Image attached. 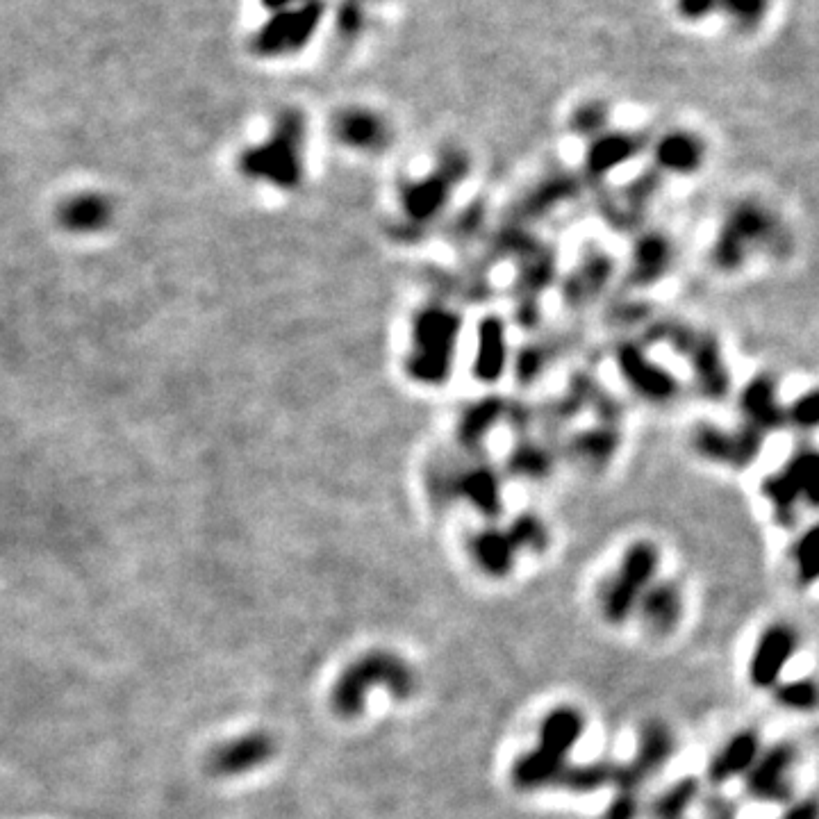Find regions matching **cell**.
<instances>
[{
  "instance_id": "5",
  "label": "cell",
  "mask_w": 819,
  "mask_h": 819,
  "mask_svg": "<svg viewBox=\"0 0 819 819\" xmlns=\"http://www.w3.org/2000/svg\"><path fill=\"white\" fill-rule=\"evenodd\" d=\"M656 565L658 553L651 544H635L626 553L622 569L612 578V583L606 590V601H603V610H606V617L610 622H626L628 615L640 603L642 594L647 592L653 572H656Z\"/></svg>"
},
{
  "instance_id": "13",
  "label": "cell",
  "mask_w": 819,
  "mask_h": 819,
  "mask_svg": "<svg viewBox=\"0 0 819 819\" xmlns=\"http://www.w3.org/2000/svg\"><path fill=\"white\" fill-rule=\"evenodd\" d=\"M517 544L510 535L501 533H483L476 537L474 542V558L483 572L492 576L508 574L512 567V558H515Z\"/></svg>"
},
{
  "instance_id": "3",
  "label": "cell",
  "mask_w": 819,
  "mask_h": 819,
  "mask_svg": "<svg viewBox=\"0 0 819 819\" xmlns=\"http://www.w3.org/2000/svg\"><path fill=\"white\" fill-rule=\"evenodd\" d=\"M303 123L296 114L280 119L267 142L248 148L242 155V169L251 180L273 187H294L301 180Z\"/></svg>"
},
{
  "instance_id": "2",
  "label": "cell",
  "mask_w": 819,
  "mask_h": 819,
  "mask_svg": "<svg viewBox=\"0 0 819 819\" xmlns=\"http://www.w3.org/2000/svg\"><path fill=\"white\" fill-rule=\"evenodd\" d=\"M585 719L576 708H556L544 717L540 728V742L531 754L521 756L512 767V781L521 790H537L556 779L562 765L567 763L569 751L581 740Z\"/></svg>"
},
{
  "instance_id": "11",
  "label": "cell",
  "mask_w": 819,
  "mask_h": 819,
  "mask_svg": "<svg viewBox=\"0 0 819 819\" xmlns=\"http://www.w3.org/2000/svg\"><path fill=\"white\" fill-rule=\"evenodd\" d=\"M760 742L754 733H740L726 744V747L719 751L713 763L708 767V776L713 783H724L728 779H735L744 772H749V767L756 763V758L760 756Z\"/></svg>"
},
{
  "instance_id": "15",
  "label": "cell",
  "mask_w": 819,
  "mask_h": 819,
  "mask_svg": "<svg viewBox=\"0 0 819 819\" xmlns=\"http://www.w3.org/2000/svg\"><path fill=\"white\" fill-rule=\"evenodd\" d=\"M699 794V783L694 779L678 781L653 806V819H685V813Z\"/></svg>"
},
{
  "instance_id": "18",
  "label": "cell",
  "mask_w": 819,
  "mask_h": 819,
  "mask_svg": "<svg viewBox=\"0 0 819 819\" xmlns=\"http://www.w3.org/2000/svg\"><path fill=\"white\" fill-rule=\"evenodd\" d=\"M776 699L783 703L785 708L792 710H813L817 703L815 685L813 681H794L783 685V688L776 690Z\"/></svg>"
},
{
  "instance_id": "8",
  "label": "cell",
  "mask_w": 819,
  "mask_h": 819,
  "mask_svg": "<svg viewBox=\"0 0 819 819\" xmlns=\"http://www.w3.org/2000/svg\"><path fill=\"white\" fill-rule=\"evenodd\" d=\"M797 649V633L788 626H772L760 637L751 660V681L758 688H772L779 681L783 667L790 663Z\"/></svg>"
},
{
  "instance_id": "12",
  "label": "cell",
  "mask_w": 819,
  "mask_h": 819,
  "mask_svg": "<svg viewBox=\"0 0 819 819\" xmlns=\"http://www.w3.org/2000/svg\"><path fill=\"white\" fill-rule=\"evenodd\" d=\"M337 132L342 137V142L349 144L351 148L371 151V148H380V144H385L387 128L383 119L374 112L349 110L339 117Z\"/></svg>"
},
{
  "instance_id": "7",
  "label": "cell",
  "mask_w": 819,
  "mask_h": 819,
  "mask_svg": "<svg viewBox=\"0 0 819 819\" xmlns=\"http://www.w3.org/2000/svg\"><path fill=\"white\" fill-rule=\"evenodd\" d=\"M794 765V751L788 744H779L756 758V763L747 772V788L760 801L781 804L788 801L792 785L790 772Z\"/></svg>"
},
{
  "instance_id": "16",
  "label": "cell",
  "mask_w": 819,
  "mask_h": 819,
  "mask_svg": "<svg viewBox=\"0 0 819 819\" xmlns=\"http://www.w3.org/2000/svg\"><path fill=\"white\" fill-rule=\"evenodd\" d=\"M772 0H719V12L742 32H751L763 26Z\"/></svg>"
},
{
  "instance_id": "4",
  "label": "cell",
  "mask_w": 819,
  "mask_h": 819,
  "mask_svg": "<svg viewBox=\"0 0 819 819\" xmlns=\"http://www.w3.org/2000/svg\"><path fill=\"white\" fill-rule=\"evenodd\" d=\"M674 751V735L663 724H649L640 733V747L631 763L624 767H615L617 797L608 808L606 819H633L637 810V794L647 783L649 776L658 772L667 763V758Z\"/></svg>"
},
{
  "instance_id": "19",
  "label": "cell",
  "mask_w": 819,
  "mask_h": 819,
  "mask_svg": "<svg viewBox=\"0 0 819 819\" xmlns=\"http://www.w3.org/2000/svg\"><path fill=\"white\" fill-rule=\"evenodd\" d=\"M676 12L685 21H703L719 12V0H676Z\"/></svg>"
},
{
  "instance_id": "20",
  "label": "cell",
  "mask_w": 819,
  "mask_h": 819,
  "mask_svg": "<svg viewBox=\"0 0 819 819\" xmlns=\"http://www.w3.org/2000/svg\"><path fill=\"white\" fill-rule=\"evenodd\" d=\"M797 565L801 569L804 581H813L817 576V549H815V533L810 531L806 540H801L797 546Z\"/></svg>"
},
{
  "instance_id": "21",
  "label": "cell",
  "mask_w": 819,
  "mask_h": 819,
  "mask_svg": "<svg viewBox=\"0 0 819 819\" xmlns=\"http://www.w3.org/2000/svg\"><path fill=\"white\" fill-rule=\"evenodd\" d=\"M706 817L708 819H735V808H733L731 801H726L722 797L708 799Z\"/></svg>"
},
{
  "instance_id": "9",
  "label": "cell",
  "mask_w": 819,
  "mask_h": 819,
  "mask_svg": "<svg viewBox=\"0 0 819 819\" xmlns=\"http://www.w3.org/2000/svg\"><path fill=\"white\" fill-rule=\"evenodd\" d=\"M112 219V203L107 196L82 192L66 198L60 208V223L71 233H98Z\"/></svg>"
},
{
  "instance_id": "6",
  "label": "cell",
  "mask_w": 819,
  "mask_h": 819,
  "mask_svg": "<svg viewBox=\"0 0 819 819\" xmlns=\"http://www.w3.org/2000/svg\"><path fill=\"white\" fill-rule=\"evenodd\" d=\"M276 756V738L267 731L244 733L221 742L208 754V772L214 776H242Z\"/></svg>"
},
{
  "instance_id": "10",
  "label": "cell",
  "mask_w": 819,
  "mask_h": 819,
  "mask_svg": "<svg viewBox=\"0 0 819 819\" xmlns=\"http://www.w3.org/2000/svg\"><path fill=\"white\" fill-rule=\"evenodd\" d=\"M640 612L653 633L674 631L683 612V597L674 583H658L642 594Z\"/></svg>"
},
{
  "instance_id": "17",
  "label": "cell",
  "mask_w": 819,
  "mask_h": 819,
  "mask_svg": "<svg viewBox=\"0 0 819 819\" xmlns=\"http://www.w3.org/2000/svg\"><path fill=\"white\" fill-rule=\"evenodd\" d=\"M660 155L672 169H694L701 157V146L685 135H672L660 146Z\"/></svg>"
},
{
  "instance_id": "1",
  "label": "cell",
  "mask_w": 819,
  "mask_h": 819,
  "mask_svg": "<svg viewBox=\"0 0 819 819\" xmlns=\"http://www.w3.org/2000/svg\"><path fill=\"white\" fill-rule=\"evenodd\" d=\"M374 685H383L392 692L394 699H410L417 690V678L412 674L405 660L390 651H371L367 656L355 660L337 678L330 703L335 713L344 719L362 715L364 703L369 699V690Z\"/></svg>"
},
{
  "instance_id": "14",
  "label": "cell",
  "mask_w": 819,
  "mask_h": 819,
  "mask_svg": "<svg viewBox=\"0 0 819 819\" xmlns=\"http://www.w3.org/2000/svg\"><path fill=\"white\" fill-rule=\"evenodd\" d=\"M615 779V765L612 763H587L572 765L565 763L553 783L572 792H594L601 785H608Z\"/></svg>"
},
{
  "instance_id": "22",
  "label": "cell",
  "mask_w": 819,
  "mask_h": 819,
  "mask_svg": "<svg viewBox=\"0 0 819 819\" xmlns=\"http://www.w3.org/2000/svg\"><path fill=\"white\" fill-rule=\"evenodd\" d=\"M815 817H817V808L813 801H801V804L792 806L783 819H815Z\"/></svg>"
}]
</instances>
